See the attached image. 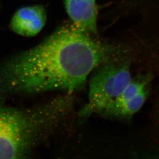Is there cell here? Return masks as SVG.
Instances as JSON below:
<instances>
[{"mask_svg": "<svg viewBox=\"0 0 159 159\" xmlns=\"http://www.w3.org/2000/svg\"><path fill=\"white\" fill-rule=\"evenodd\" d=\"M96 0H65L66 12L73 25L87 34L97 32Z\"/></svg>", "mask_w": 159, "mask_h": 159, "instance_id": "5", "label": "cell"}, {"mask_svg": "<svg viewBox=\"0 0 159 159\" xmlns=\"http://www.w3.org/2000/svg\"><path fill=\"white\" fill-rule=\"evenodd\" d=\"M131 80L128 62H107L91 79L88 101L80 111V116L87 118L93 113L102 112L119 97Z\"/></svg>", "mask_w": 159, "mask_h": 159, "instance_id": "3", "label": "cell"}, {"mask_svg": "<svg viewBox=\"0 0 159 159\" xmlns=\"http://www.w3.org/2000/svg\"><path fill=\"white\" fill-rule=\"evenodd\" d=\"M46 20L47 14L43 6L24 7L16 12L11 21V27L19 35L32 37L42 30Z\"/></svg>", "mask_w": 159, "mask_h": 159, "instance_id": "4", "label": "cell"}, {"mask_svg": "<svg viewBox=\"0 0 159 159\" xmlns=\"http://www.w3.org/2000/svg\"><path fill=\"white\" fill-rule=\"evenodd\" d=\"M70 106L69 98L61 96L27 109L0 101V159L29 156L56 130Z\"/></svg>", "mask_w": 159, "mask_h": 159, "instance_id": "2", "label": "cell"}, {"mask_svg": "<svg viewBox=\"0 0 159 159\" xmlns=\"http://www.w3.org/2000/svg\"><path fill=\"white\" fill-rule=\"evenodd\" d=\"M147 89L132 98L115 100L102 113L106 116L114 118L127 119L131 117L141 109L145 102L148 94Z\"/></svg>", "mask_w": 159, "mask_h": 159, "instance_id": "6", "label": "cell"}, {"mask_svg": "<svg viewBox=\"0 0 159 159\" xmlns=\"http://www.w3.org/2000/svg\"><path fill=\"white\" fill-rule=\"evenodd\" d=\"M72 25L0 66V92L30 94L84 87L93 70L105 62L107 48Z\"/></svg>", "mask_w": 159, "mask_h": 159, "instance_id": "1", "label": "cell"}]
</instances>
